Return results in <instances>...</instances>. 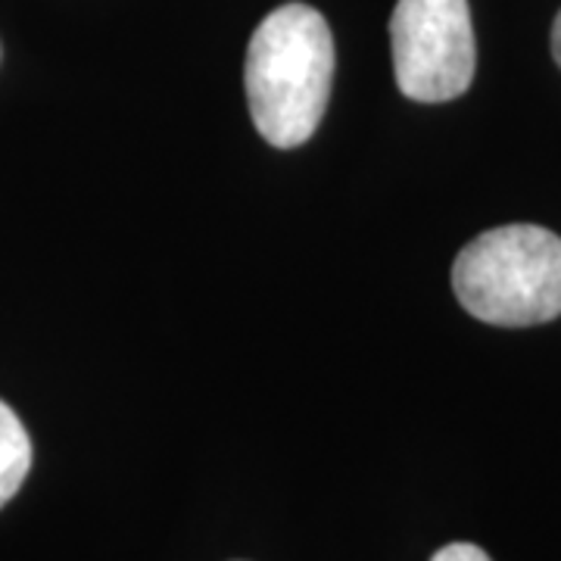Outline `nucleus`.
<instances>
[{
    "label": "nucleus",
    "instance_id": "nucleus-1",
    "mask_svg": "<svg viewBox=\"0 0 561 561\" xmlns=\"http://www.w3.org/2000/svg\"><path fill=\"white\" fill-rule=\"evenodd\" d=\"M334 38L328 20L306 3L272 10L247 47V101L262 138L278 150L316 135L334 84Z\"/></svg>",
    "mask_w": 561,
    "mask_h": 561
},
{
    "label": "nucleus",
    "instance_id": "nucleus-2",
    "mask_svg": "<svg viewBox=\"0 0 561 561\" xmlns=\"http://www.w3.org/2000/svg\"><path fill=\"white\" fill-rule=\"evenodd\" d=\"M461 309L500 328H530L561 316V238L540 225H502L456 256Z\"/></svg>",
    "mask_w": 561,
    "mask_h": 561
},
{
    "label": "nucleus",
    "instance_id": "nucleus-3",
    "mask_svg": "<svg viewBox=\"0 0 561 561\" xmlns=\"http://www.w3.org/2000/svg\"><path fill=\"white\" fill-rule=\"evenodd\" d=\"M390 47L397 84L409 101H456L474 81L478 44L468 0H397Z\"/></svg>",
    "mask_w": 561,
    "mask_h": 561
},
{
    "label": "nucleus",
    "instance_id": "nucleus-4",
    "mask_svg": "<svg viewBox=\"0 0 561 561\" xmlns=\"http://www.w3.org/2000/svg\"><path fill=\"white\" fill-rule=\"evenodd\" d=\"M32 468V440L20 415L0 400V508L20 493Z\"/></svg>",
    "mask_w": 561,
    "mask_h": 561
},
{
    "label": "nucleus",
    "instance_id": "nucleus-5",
    "mask_svg": "<svg viewBox=\"0 0 561 561\" xmlns=\"http://www.w3.org/2000/svg\"><path fill=\"white\" fill-rule=\"evenodd\" d=\"M431 561H493V559L483 552L481 546H474V542H449V546H443L440 552H434V559Z\"/></svg>",
    "mask_w": 561,
    "mask_h": 561
},
{
    "label": "nucleus",
    "instance_id": "nucleus-6",
    "mask_svg": "<svg viewBox=\"0 0 561 561\" xmlns=\"http://www.w3.org/2000/svg\"><path fill=\"white\" fill-rule=\"evenodd\" d=\"M552 57H556V62H559L561 69V10L559 16H556V22H552Z\"/></svg>",
    "mask_w": 561,
    "mask_h": 561
}]
</instances>
